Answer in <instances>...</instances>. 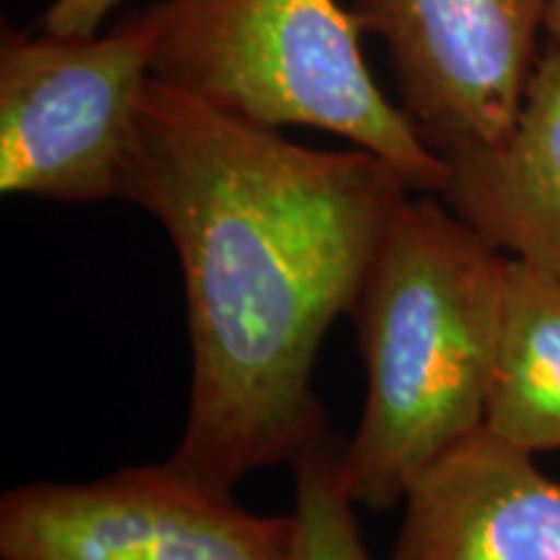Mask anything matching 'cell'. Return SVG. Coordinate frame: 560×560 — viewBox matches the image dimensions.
Masks as SVG:
<instances>
[{
    "mask_svg": "<svg viewBox=\"0 0 560 560\" xmlns=\"http://www.w3.org/2000/svg\"><path fill=\"white\" fill-rule=\"evenodd\" d=\"M156 5L107 37H26L0 45V190L58 202L120 198L153 79Z\"/></svg>",
    "mask_w": 560,
    "mask_h": 560,
    "instance_id": "4",
    "label": "cell"
},
{
    "mask_svg": "<svg viewBox=\"0 0 560 560\" xmlns=\"http://www.w3.org/2000/svg\"><path fill=\"white\" fill-rule=\"evenodd\" d=\"M120 3L122 0H55L39 26L58 37H91L104 16Z\"/></svg>",
    "mask_w": 560,
    "mask_h": 560,
    "instance_id": "11",
    "label": "cell"
},
{
    "mask_svg": "<svg viewBox=\"0 0 560 560\" xmlns=\"http://www.w3.org/2000/svg\"><path fill=\"white\" fill-rule=\"evenodd\" d=\"M482 425L529 454L560 450V280L511 257Z\"/></svg>",
    "mask_w": 560,
    "mask_h": 560,
    "instance_id": "9",
    "label": "cell"
},
{
    "mask_svg": "<svg viewBox=\"0 0 560 560\" xmlns=\"http://www.w3.org/2000/svg\"><path fill=\"white\" fill-rule=\"evenodd\" d=\"M392 560H560V482L486 425L405 493Z\"/></svg>",
    "mask_w": 560,
    "mask_h": 560,
    "instance_id": "7",
    "label": "cell"
},
{
    "mask_svg": "<svg viewBox=\"0 0 560 560\" xmlns=\"http://www.w3.org/2000/svg\"><path fill=\"white\" fill-rule=\"evenodd\" d=\"M412 190L374 153L314 151L151 79L120 198L179 257L190 410L170 459L229 490L325 431L312 371Z\"/></svg>",
    "mask_w": 560,
    "mask_h": 560,
    "instance_id": "1",
    "label": "cell"
},
{
    "mask_svg": "<svg viewBox=\"0 0 560 560\" xmlns=\"http://www.w3.org/2000/svg\"><path fill=\"white\" fill-rule=\"evenodd\" d=\"M548 0H355L387 42L402 112L450 164L514 130L535 73Z\"/></svg>",
    "mask_w": 560,
    "mask_h": 560,
    "instance_id": "6",
    "label": "cell"
},
{
    "mask_svg": "<svg viewBox=\"0 0 560 560\" xmlns=\"http://www.w3.org/2000/svg\"><path fill=\"white\" fill-rule=\"evenodd\" d=\"M545 26H548L552 45L560 47V0H548V9H545Z\"/></svg>",
    "mask_w": 560,
    "mask_h": 560,
    "instance_id": "12",
    "label": "cell"
},
{
    "mask_svg": "<svg viewBox=\"0 0 560 560\" xmlns=\"http://www.w3.org/2000/svg\"><path fill=\"white\" fill-rule=\"evenodd\" d=\"M509 257L431 195L405 198L363 280L353 319L366 402L340 478L371 511L482 429Z\"/></svg>",
    "mask_w": 560,
    "mask_h": 560,
    "instance_id": "2",
    "label": "cell"
},
{
    "mask_svg": "<svg viewBox=\"0 0 560 560\" xmlns=\"http://www.w3.org/2000/svg\"><path fill=\"white\" fill-rule=\"evenodd\" d=\"M153 79L260 128L306 125L348 138L412 192L441 195L450 164L361 55V21L338 0H164Z\"/></svg>",
    "mask_w": 560,
    "mask_h": 560,
    "instance_id": "3",
    "label": "cell"
},
{
    "mask_svg": "<svg viewBox=\"0 0 560 560\" xmlns=\"http://www.w3.org/2000/svg\"><path fill=\"white\" fill-rule=\"evenodd\" d=\"M446 208L501 255L560 280V47L537 58L514 130L450 161Z\"/></svg>",
    "mask_w": 560,
    "mask_h": 560,
    "instance_id": "8",
    "label": "cell"
},
{
    "mask_svg": "<svg viewBox=\"0 0 560 560\" xmlns=\"http://www.w3.org/2000/svg\"><path fill=\"white\" fill-rule=\"evenodd\" d=\"M296 478L285 560H374L363 545L353 499L340 478V450L327 433L291 462Z\"/></svg>",
    "mask_w": 560,
    "mask_h": 560,
    "instance_id": "10",
    "label": "cell"
},
{
    "mask_svg": "<svg viewBox=\"0 0 560 560\" xmlns=\"http://www.w3.org/2000/svg\"><path fill=\"white\" fill-rule=\"evenodd\" d=\"M291 529V516L244 511L172 462L30 482L0 501L3 560H285Z\"/></svg>",
    "mask_w": 560,
    "mask_h": 560,
    "instance_id": "5",
    "label": "cell"
}]
</instances>
